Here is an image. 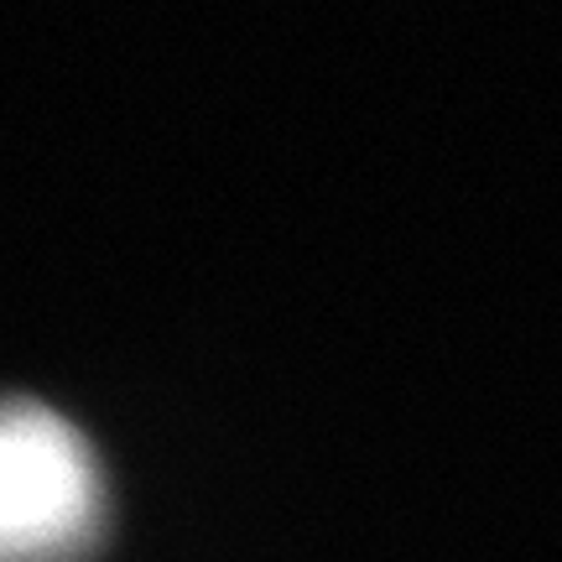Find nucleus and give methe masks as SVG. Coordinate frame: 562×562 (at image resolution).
Returning <instances> with one entry per match:
<instances>
[{
	"label": "nucleus",
	"mask_w": 562,
	"mask_h": 562,
	"mask_svg": "<svg viewBox=\"0 0 562 562\" xmlns=\"http://www.w3.org/2000/svg\"><path fill=\"white\" fill-rule=\"evenodd\" d=\"M110 480L79 422L37 396H0V562H89Z\"/></svg>",
	"instance_id": "obj_1"
}]
</instances>
